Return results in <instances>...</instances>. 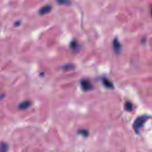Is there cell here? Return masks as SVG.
<instances>
[{
  "mask_svg": "<svg viewBox=\"0 0 152 152\" xmlns=\"http://www.w3.org/2000/svg\"><path fill=\"white\" fill-rule=\"evenodd\" d=\"M78 45L77 42L76 40H73V41L71 43V47L72 49H75L78 48Z\"/></svg>",
  "mask_w": 152,
  "mask_h": 152,
  "instance_id": "8fae6325",
  "label": "cell"
},
{
  "mask_svg": "<svg viewBox=\"0 0 152 152\" xmlns=\"http://www.w3.org/2000/svg\"><path fill=\"white\" fill-rule=\"evenodd\" d=\"M8 147V144L4 142H1L0 143V152H7Z\"/></svg>",
  "mask_w": 152,
  "mask_h": 152,
  "instance_id": "52a82bcc",
  "label": "cell"
},
{
  "mask_svg": "<svg viewBox=\"0 0 152 152\" xmlns=\"http://www.w3.org/2000/svg\"><path fill=\"white\" fill-rule=\"evenodd\" d=\"M19 23H20V21H19V23H17V24H18V26H19V25H20V24H19ZM15 26H17V23H15Z\"/></svg>",
  "mask_w": 152,
  "mask_h": 152,
  "instance_id": "4fadbf2b",
  "label": "cell"
},
{
  "mask_svg": "<svg viewBox=\"0 0 152 152\" xmlns=\"http://www.w3.org/2000/svg\"><path fill=\"white\" fill-rule=\"evenodd\" d=\"M31 105V102L29 100H26V101H24L23 102L20 103L19 105V108L20 109H26L28 108Z\"/></svg>",
  "mask_w": 152,
  "mask_h": 152,
  "instance_id": "5b68a950",
  "label": "cell"
},
{
  "mask_svg": "<svg viewBox=\"0 0 152 152\" xmlns=\"http://www.w3.org/2000/svg\"><path fill=\"white\" fill-rule=\"evenodd\" d=\"M78 133L82 135L84 137H87L88 135V132L86 130H80L78 131Z\"/></svg>",
  "mask_w": 152,
  "mask_h": 152,
  "instance_id": "9c48e42d",
  "label": "cell"
},
{
  "mask_svg": "<svg viewBox=\"0 0 152 152\" xmlns=\"http://www.w3.org/2000/svg\"><path fill=\"white\" fill-rule=\"evenodd\" d=\"M80 84H81V86L82 87L83 90L84 91L90 90L93 88V86H92V84H91V83L87 80H81V82H80Z\"/></svg>",
  "mask_w": 152,
  "mask_h": 152,
  "instance_id": "7a4b0ae2",
  "label": "cell"
},
{
  "mask_svg": "<svg viewBox=\"0 0 152 152\" xmlns=\"http://www.w3.org/2000/svg\"><path fill=\"white\" fill-rule=\"evenodd\" d=\"M113 49L117 53H119L121 49V44L118 41L117 39H115L113 41Z\"/></svg>",
  "mask_w": 152,
  "mask_h": 152,
  "instance_id": "277c9868",
  "label": "cell"
},
{
  "mask_svg": "<svg viewBox=\"0 0 152 152\" xmlns=\"http://www.w3.org/2000/svg\"><path fill=\"white\" fill-rule=\"evenodd\" d=\"M149 117L146 115H143L140 116V117H138V118H136V120L134 121L133 124V128L134 130V131H136L137 133H138L140 130V129L142 128V127L144 125V123L146 122V121L147 120Z\"/></svg>",
  "mask_w": 152,
  "mask_h": 152,
  "instance_id": "6da1fadb",
  "label": "cell"
},
{
  "mask_svg": "<svg viewBox=\"0 0 152 152\" xmlns=\"http://www.w3.org/2000/svg\"><path fill=\"white\" fill-rule=\"evenodd\" d=\"M57 2H58L59 4H67V5H69L70 4L71 2H69V1H57Z\"/></svg>",
  "mask_w": 152,
  "mask_h": 152,
  "instance_id": "7c38bea8",
  "label": "cell"
},
{
  "mask_svg": "<svg viewBox=\"0 0 152 152\" xmlns=\"http://www.w3.org/2000/svg\"><path fill=\"white\" fill-rule=\"evenodd\" d=\"M74 68V65L72 64H69L64 67V69H65V70H72V69H73Z\"/></svg>",
  "mask_w": 152,
  "mask_h": 152,
  "instance_id": "30bf717a",
  "label": "cell"
},
{
  "mask_svg": "<svg viewBox=\"0 0 152 152\" xmlns=\"http://www.w3.org/2000/svg\"><path fill=\"white\" fill-rule=\"evenodd\" d=\"M125 108L127 111H131L132 109V104L130 102H128L125 103Z\"/></svg>",
  "mask_w": 152,
  "mask_h": 152,
  "instance_id": "ba28073f",
  "label": "cell"
},
{
  "mask_svg": "<svg viewBox=\"0 0 152 152\" xmlns=\"http://www.w3.org/2000/svg\"><path fill=\"white\" fill-rule=\"evenodd\" d=\"M151 11H152V8H151Z\"/></svg>",
  "mask_w": 152,
  "mask_h": 152,
  "instance_id": "5bb4252c",
  "label": "cell"
},
{
  "mask_svg": "<svg viewBox=\"0 0 152 152\" xmlns=\"http://www.w3.org/2000/svg\"><path fill=\"white\" fill-rule=\"evenodd\" d=\"M102 82L105 87H108V88H113V84H112V83L111 82L110 80H109L108 79L105 78L103 79Z\"/></svg>",
  "mask_w": 152,
  "mask_h": 152,
  "instance_id": "8992f818",
  "label": "cell"
},
{
  "mask_svg": "<svg viewBox=\"0 0 152 152\" xmlns=\"http://www.w3.org/2000/svg\"><path fill=\"white\" fill-rule=\"evenodd\" d=\"M51 9H52V7H51V5H46L42 7L40 10H39V14L42 15H45V14L49 13L51 11Z\"/></svg>",
  "mask_w": 152,
  "mask_h": 152,
  "instance_id": "3957f363",
  "label": "cell"
}]
</instances>
